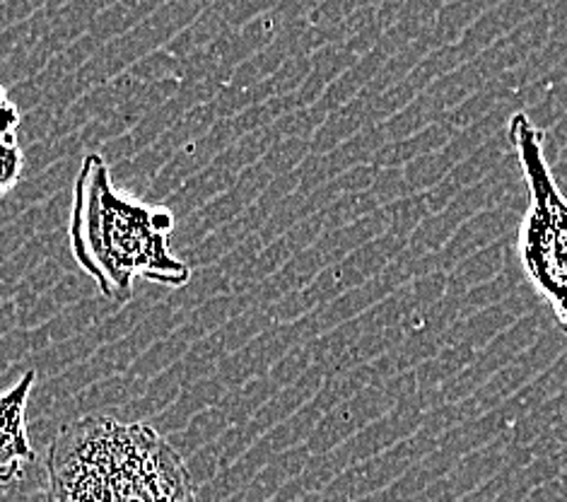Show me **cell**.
Returning a JSON list of instances; mask_svg holds the SVG:
<instances>
[{"instance_id": "1", "label": "cell", "mask_w": 567, "mask_h": 502, "mask_svg": "<svg viewBox=\"0 0 567 502\" xmlns=\"http://www.w3.org/2000/svg\"><path fill=\"white\" fill-rule=\"evenodd\" d=\"M174 215L169 208L118 192L102 155H85L73 186L71 249L75 262L114 305L133 297V280L145 278L184 288L192 268L169 249Z\"/></svg>"}, {"instance_id": "2", "label": "cell", "mask_w": 567, "mask_h": 502, "mask_svg": "<svg viewBox=\"0 0 567 502\" xmlns=\"http://www.w3.org/2000/svg\"><path fill=\"white\" fill-rule=\"evenodd\" d=\"M49 500H192L196 483L182 454L147 423L85 416L59 430L47 454Z\"/></svg>"}, {"instance_id": "3", "label": "cell", "mask_w": 567, "mask_h": 502, "mask_svg": "<svg viewBox=\"0 0 567 502\" xmlns=\"http://www.w3.org/2000/svg\"><path fill=\"white\" fill-rule=\"evenodd\" d=\"M507 133L529 188V208L517 239L519 264L567 334V196L546 160L544 131L517 112L509 119Z\"/></svg>"}, {"instance_id": "4", "label": "cell", "mask_w": 567, "mask_h": 502, "mask_svg": "<svg viewBox=\"0 0 567 502\" xmlns=\"http://www.w3.org/2000/svg\"><path fill=\"white\" fill-rule=\"evenodd\" d=\"M37 382V372L27 370L10 391L0 393V485H10L24 477L34 461V450L27 438V401Z\"/></svg>"}, {"instance_id": "5", "label": "cell", "mask_w": 567, "mask_h": 502, "mask_svg": "<svg viewBox=\"0 0 567 502\" xmlns=\"http://www.w3.org/2000/svg\"><path fill=\"white\" fill-rule=\"evenodd\" d=\"M20 114L0 88V196L18 184L22 174V147L18 141Z\"/></svg>"}]
</instances>
